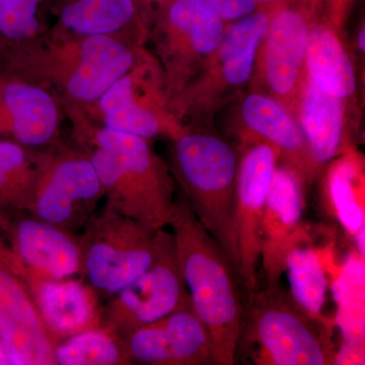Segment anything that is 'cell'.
Returning a JSON list of instances; mask_svg holds the SVG:
<instances>
[{
    "mask_svg": "<svg viewBox=\"0 0 365 365\" xmlns=\"http://www.w3.org/2000/svg\"><path fill=\"white\" fill-rule=\"evenodd\" d=\"M170 227L192 307L210 336L216 364L234 365L245 311L237 274L181 192Z\"/></svg>",
    "mask_w": 365,
    "mask_h": 365,
    "instance_id": "1",
    "label": "cell"
},
{
    "mask_svg": "<svg viewBox=\"0 0 365 365\" xmlns=\"http://www.w3.org/2000/svg\"><path fill=\"white\" fill-rule=\"evenodd\" d=\"M86 134L106 205L153 230L170 227L176 213L174 179L148 139L103 126Z\"/></svg>",
    "mask_w": 365,
    "mask_h": 365,
    "instance_id": "2",
    "label": "cell"
},
{
    "mask_svg": "<svg viewBox=\"0 0 365 365\" xmlns=\"http://www.w3.org/2000/svg\"><path fill=\"white\" fill-rule=\"evenodd\" d=\"M172 140V172L182 195L235 272L234 210L240 155L222 137L200 126L185 127Z\"/></svg>",
    "mask_w": 365,
    "mask_h": 365,
    "instance_id": "3",
    "label": "cell"
},
{
    "mask_svg": "<svg viewBox=\"0 0 365 365\" xmlns=\"http://www.w3.org/2000/svg\"><path fill=\"white\" fill-rule=\"evenodd\" d=\"M328 319L304 313L281 287L250 294L237 355L256 365H333L336 346Z\"/></svg>",
    "mask_w": 365,
    "mask_h": 365,
    "instance_id": "4",
    "label": "cell"
},
{
    "mask_svg": "<svg viewBox=\"0 0 365 365\" xmlns=\"http://www.w3.org/2000/svg\"><path fill=\"white\" fill-rule=\"evenodd\" d=\"M270 6H260L246 18L227 24L220 45L170 109L199 126L240 95L254 78L259 48L267 32Z\"/></svg>",
    "mask_w": 365,
    "mask_h": 365,
    "instance_id": "5",
    "label": "cell"
},
{
    "mask_svg": "<svg viewBox=\"0 0 365 365\" xmlns=\"http://www.w3.org/2000/svg\"><path fill=\"white\" fill-rule=\"evenodd\" d=\"M160 230H151L106 204L93 213L78 237L83 274L98 294H117L153 265Z\"/></svg>",
    "mask_w": 365,
    "mask_h": 365,
    "instance_id": "6",
    "label": "cell"
},
{
    "mask_svg": "<svg viewBox=\"0 0 365 365\" xmlns=\"http://www.w3.org/2000/svg\"><path fill=\"white\" fill-rule=\"evenodd\" d=\"M155 23L170 104L217 49L227 24L204 0H173Z\"/></svg>",
    "mask_w": 365,
    "mask_h": 365,
    "instance_id": "7",
    "label": "cell"
},
{
    "mask_svg": "<svg viewBox=\"0 0 365 365\" xmlns=\"http://www.w3.org/2000/svg\"><path fill=\"white\" fill-rule=\"evenodd\" d=\"M105 193L88 153L62 150L40 158L23 212L66 232H81Z\"/></svg>",
    "mask_w": 365,
    "mask_h": 365,
    "instance_id": "8",
    "label": "cell"
},
{
    "mask_svg": "<svg viewBox=\"0 0 365 365\" xmlns=\"http://www.w3.org/2000/svg\"><path fill=\"white\" fill-rule=\"evenodd\" d=\"M192 307L172 232L160 230L157 258L148 270L113 295L102 327L125 339L168 314Z\"/></svg>",
    "mask_w": 365,
    "mask_h": 365,
    "instance_id": "9",
    "label": "cell"
},
{
    "mask_svg": "<svg viewBox=\"0 0 365 365\" xmlns=\"http://www.w3.org/2000/svg\"><path fill=\"white\" fill-rule=\"evenodd\" d=\"M316 11L295 0L271 4L267 32L259 48L255 76H259L268 95L297 120L306 83V51Z\"/></svg>",
    "mask_w": 365,
    "mask_h": 365,
    "instance_id": "10",
    "label": "cell"
},
{
    "mask_svg": "<svg viewBox=\"0 0 365 365\" xmlns=\"http://www.w3.org/2000/svg\"><path fill=\"white\" fill-rule=\"evenodd\" d=\"M279 151L261 140L242 144L234 210L235 273L250 294L258 289L262 223Z\"/></svg>",
    "mask_w": 365,
    "mask_h": 365,
    "instance_id": "11",
    "label": "cell"
},
{
    "mask_svg": "<svg viewBox=\"0 0 365 365\" xmlns=\"http://www.w3.org/2000/svg\"><path fill=\"white\" fill-rule=\"evenodd\" d=\"M25 266L0 232V339L26 365H56L53 339L41 321L24 279Z\"/></svg>",
    "mask_w": 365,
    "mask_h": 365,
    "instance_id": "12",
    "label": "cell"
},
{
    "mask_svg": "<svg viewBox=\"0 0 365 365\" xmlns=\"http://www.w3.org/2000/svg\"><path fill=\"white\" fill-rule=\"evenodd\" d=\"M304 209V185L294 170L278 163L262 223L261 261L267 281L266 289L280 287L288 253L309 242V230L302 220Z\"/></svg>",
    "mask_w": 365,
    "mask_h": 365,
    "instance_id": "13",
    "label": "cell"
},
{
    "mask_svg": "<svg viewBox=\"0 0 365 365\" xmlns=\"http://www.w3.org/2000/svg\"><path fill=\"white\" fill-rule=\"evenodd\" d=\"M0 232L26 268L55 279L83 274L78 235L23 212L0 215Z\"/></svg>",
    "mask_w": 365,
    "mask_h": 365,
    "instance_id": "14",
    "label": "cell"
},
{
    "mask_svg": "<svg viewBox=\"0 0 365 365\" xmlns=\"http://www.w3.org/2000/svg\"><path fill=\"white\" fill-rule=\"evenodd\" d=\"M124 341L132 364H216L210 336L193 307L141 327Z\"/></svg>",
    "mask_w": 365,
    "mask_h": 365,
    "instance_id": "15",
    "label": "cell"
},
{
    "mask_svg": "<svg viewBox=\"0 0 365 365\" xmlns=\"http://www.w3.org/2000/svg\"><path fill=\"white\" fill-rule=\"evenodd\" d=\"M24 279L41 321L56 343L102 327L104 307L91 284L74 278L46 277L26 267Z\"/></svg>",
    "mask_w": 365,
    "mask_h": 365,
    "instance_id": "16",
    "label": "cell"
},
{
    "mask_svg": "<svg viewBox=\"0 0 365 365\" xmlns=\"http://www.w3.org/2000/svg\"><path fill=\"white\" fill-rule=\"evenodd\" d=\"M242 144L261 140L279 151V163L294 170L306 186L318 174L299 121L267 93L259 91L242 98Z\"/></svg>",
    "mask_w": 365,
    "mask_h": 365,
    "instance_id": "17",
    "label": "cell"
},
{
    "mask_svg": "<svg viewBox=\"0 0 365 365\" xmlns=\"http://www.w3.org/2000/svg\"><path fill=\"white\" fill-rule=\"evenodd\" d=\"M140 66L118 81L98 101L102 126L111 130L153 139L160 135L176 137L185 128L179 118L165 109L169 104L160 93L138 95ZM170 107V105H169Z\"/></svg>",
    "mask_w": 365,
    "mask_h": 365,
    "instance_id": "18",
    "label": "cell"
},
{
    "mask_svg": "<svg viewBox=\"0 0 365 365\" xmlns=\"http://www.w3.org/2000/svg\"><path fill=\"white\" fill-rule=\"evenodd\" d=\"M79 40L64 86L71 100L96 104L118 81L138 67L137 53L116 36H88Z\"/></svg>",
    "mask_w": 365,
    "mask_h": 365,
    "instance_id": "19",
    "label": "cell"
},
{
    "mask_svg": "<svg viewBox=\"0 0 365 365\" xmlns=\"http://www.w3.org/2000/svg\"><path fill=\"white\" fill-rule=\"evenodd\" d=\"M348 2L336 1L314 14L307 37V76L321 90L340 100H349L356 91V72L340 35V19Z\"/></svg>",
    "mask_w": 365,
    "mask_h": 365,
    "instance_id": "20",
    "label": "cell"
},
{
    "mask_svg": "<svg viewBox=\"0 0 365 365\" xmlns=\"http://www.w3.org/2000/svg\"><path fill=\"white\" fill-rule=\"evenodd\" d=\"M58 125V108L51 93L0 71V134L26 148H40L51 143Z\"/></svg>",
    "mask_w": 365,
    "mask_h": 365,
    "instance_id": "21",
    "label": "cell"
},
{
    "mask_svg": "<svg viewBox=\"0 0 365 365\" xmlns=\"http://www.w3.org/2000/svg\"><path fill=\"white\" fill-rule=\"evenodd\" d=\"M297 121L319 172L337 157L344 146V101L321 90L307 76L300 98Z\"/></svg>",
    "mask_w": 365,
    "mask_h": 365,
    "instance_id": "22",
    "label": "cell"
},
{
    "mask_svg": "<svg viewBox=\"0 0 365 365\" xmlns=\"http://www.w3.org/2000/svg\"><path fill=\"white\" fill-rule=\"evenodd\" d=\"M58 16L59 26L76 37L110 35L146 23L136 0H42Z\"/></svg>",
    "mask_w": 365,
    "mask_h": 365,
    "instance_id": "23",
    "label": "cell"
},
{
    "mask_svg": "<svg viewBox=\"0 0 365 365\" xmlns=\"http://www.w3.org/2000/svg\"><path fill=\"white\" fill-rule=\"evenodd\" d=\"M361 163L353 151L334 160L328 172L329 204L346 232L354 237L365 225Z\"/></svg>",
    "mask_w": 365,
    "mask_h": 365,
    "instance_id": "24",
    "label": "cell"
},
{
    "mask_svg": "<svg viewBox=\"0 0 365 365\" xmlns=\"http://www.w3.org/2000/svg\"><path fill=\"white\" fill-rule=\"evenodd\" d=\"M284 273L295 304L312 318L325 319L322 313L329 283L321 255L304 244L299 245L288 253Z\"/></svg>",
    "mask_w": 365,
    "mask_h": 365,
    "instance_id": "25",
    "label": "cell"
},
{
    "mask_svg": "<svg viewBox=\"0 0 365 365\" xmlns=\"http://www.w3.org/2000/svg\"><path fill=\"white\" fill-rule=\"evenodd\" d=\"M54 359L56 365L132 364L124 339L104 327L60 341Z\"/></svg>",
    "mask_w": 365,
    "mask_h": 365,
    "instance_id": "26",
    "label": "cell"
},
{
    "mask_svg": "<svg viewBox=\"0 0 365 365\" xmlns=\"http://www.w3.org/2000/svg\"><path fill=\"white\" fill-rule=\"evenodd\" d=\"M39 160L28 148L11 139H0V215L23 211L37 176Z\"/></svg>",
    "mask_w": 365,
    "mask_h": 365,
    "instance_id": "27",
    "label": "cell"
},
{
    "mask_svg": "<svg viewBox=\"0 0 365 365\" xmlns=\"http://www.w3.org/2000/svg\"><path fill=\"white\" fill-rule=\"evenodd\" d=\"M41 4L42 0H0V41L16 44L32 39L40 28Z\"/></svg>",
    "mask_w": 365,
    "mask_h": 365,
    "instance_id": "28",
    "label": "cell"
},
{
    "mask_svg": "<svg viewBox=\"0 0 365 365\" xmlns=\"http://www.w3.org/2000/svg\"><path fill=\"white\" fill-rule=\"evenodd\" d=\"M336 300H364V258L350 257L334 284Z\"/></svg>",
    "mask_w": 365,
    "mask_h": 365,
    "instance_id": "29",
    "label": "cell"
},
{
    "mask_svg": "<svg viewBox=\"0 0 365 365\" xmlns=\"http://www.w3.org/2000/svg\"><path fill=\"white\" fill-rule=\"evenodd\" d=\"M364 300L348 299L338 302L336 323L343 342L364 343Z\"/></svg>",
    "mask_w": 365,
    "mask_h": 365,
    "instance_id": "30",
    "label": "cell"
},
{
    "mask_svg": "<svg viewBox=\"0 0 365 365\" xmlns=\"http://www.w3.org/2000/svg\"><path fill=\"white\" fill-rule=\"evenodd\" d=\"M227 24L234 23L255 13L259 0H204Z\"/></svg>",
    "mask_w": 365,
    "mask_h": 365,
    "instance_id": "31",
    "label": "cell"
},
{
    "mask_svg": "<svg viewBox=\"0 0 365 365\" xmlns=\"http://www.w3.org/2000/svg\"><path fill=\"white\" fill-rule=\"evenodd\" d=\"M364 343L343 342L334 357L335 365H360L364 364Z\"/></svg>",
    "mask_w": 365,
    "mask_h": 365,
    "instance_id": "32",
    "label": "cell"
},
{
    "mask_svg": "<svg viewBox=\"0 0 365 365\" xmlns=\"http://www.w3.org/2000/svg\"><path fill=\"white\" fill-rule=\"evenodd\" d=\"M139 7H140L141 13H143L146 23L153 19V21L157 20L158 16L163 13L173 0H136Z\"/></svg>",
    "mask_w": 365,
    "mask_h": 365,
    "instance_id": "33",
    "label": "cell"
},
{
    "mask_svg": "<svg viewBox=\"0 0 365 365\" xmlns=\"http://www.w3.org/2000/svg\"><path fill=\"white\" fill-rule=\"evenodd\" d=\"M0 365H26V362L16 350L0 339Z\"/></svg>",
    "mask_w": 365,
    "mask_h": 365,
    "instance_id": "34",
    "label": "cell"
},
{
    "mask_svg": "<svg viewBox=\"0 0 365 365\" xmlns=\"http://www.w3.org/2000/svg\"><path fill=\"white\" fill-rule=\"evenodd\" d=\"M299 2L302 6L309 7V9L314 11H318L322 6L328 4L330 0H295Z\"/></svg>",
    "mask_w": 365,
    "mask_h": 365,
    "instance_id": "35",
    "label": "cell"
},
{
    "mask_svg": "<svg viewBox=\"0 0 365 365\" xmlns=\"http://www.w3.org/2000/svg\"><path fill=\"white\" fill-rule=\"evenodd\" d=\"M365 28L364 26H362V28L360 29V32L359 35V39H357V43H359V48L360 51L364 52L365 49Z\"/></svg>",
    "mask_w": 365,
    "mask_h": 365,
    "instance_id": "36",
    "label": "cell"
},
{
    "mask_svg": "<svg viewBox=\"0 0 365 365\" xmlns=\"http://www.w3.org/2000/svg\"><path fill=\"white\" fill-rule=\"evenodd\" d=\"M275 1H277V0H259V4H260V6H267V4H274Z\"/></svg>",
    "mask_w": 365,
    "mask_h": 365,
    "instance_id": "37",
    "label": "cell"
}]
</instances>
